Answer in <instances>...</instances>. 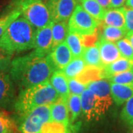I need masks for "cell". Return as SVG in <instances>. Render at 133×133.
<instances>
[{
	"instance_id": "obj_36",
	"label": "cell",
	"mask_w": 133,
	"mask_h": 133,
	"mask_svg": "<svg viewBox=\"0 0 133 133\" xmlns=\"http://www.w3.org/2000/svg\"><path fill=\"white\" fill-rule=\"evenodd\" d=\"M105 10L110 9L111 0H96Z\"/></svg>"
},
{
	"instance_id": "obj_12",
	"label": "cell",
	"mask_w": 133,
	"mask_h": 133,
	"mask_svg": "<svg viewBox=\"0 0 133 133\" xmlns=\"http://www.w3.org/2000/svg\"><path fill=\"white\" fill-rule=\"evenodd\" d=\"M100 51L101 60L103 66L112 63L121 57L116 44L100 38L97 42Z\"/></svg>"
},
{
	"instance_id": "obj_2",
	"label": "cell",
	"mask_w": 133,
	"mask_h": 133,
	"mask_svg": "<svg viewBox=\"0 0 133 133\" xmlns=\"http://www.w3.org/2000/svg\"><path fill=\"white\" fill-rule=\"evenodd\" d=\"M36 33V29L21 15L0 38V48L12 54L31 50L34 48Z\"/></svg>"
},
{
	"instance_id": "obj_4",
	"label": "cell",
	"mask_w": 133,
	"mask_h": 133,
	"mask_svg": "<svg viewBox=\"0 0 133 133\" xmlns=\"http://www.w3.org/2000/svg\"><path fill=\"white\" fill-rule=\"evenodd\" d=\"M15 7L36 30L52 22L47 0H16Z\"/></svg>"
},
{
	"instance_id": "obj_11",
	"label": "cell",
	"mask_w": 133,
	"mask_h": 133,
	"mask_svg": "<svg viewBox=\"0 0 133 133\" xmlns=\"http://www.w3.org/2000/svg\"><path fill=\"white\" fill-rule=\"evenodd\" d=\"M50 57L56 70H62L72 60V55L66 42L61 43L49 53Z\"/></svg>"
},
{
	"instance_id": "obj_38",
	"label": "cell",
	"mask_w": 133,
	"mask_h": 133,
	"mask_svg": "<svg viewBox=\"0 0 133 133\" xmlns=\"http://www.w3.org/2000/svg\"><path fill=\"white\" fill-rule=\"evenodd\" d=\"M126 37L129 40V42H131V44H132V46L133 48V34H132V35H129V36H126Z\"/></svg>"
},
{
	"instance_id": "obj_24",
	"label": "cell",
	"mask_w": 133,
	"mask_h": 133,
	"mask_svg": "<svg viewBox=\"0 0 133 133\" xmlns=\"http://www.w3.org/2000/svg\"><path fill=\"white\" fill-rule=\"evenodd\" d=\"M80 5L86 11L96 20L101 22L106 10L96 0H79Z\"/></svg>"
},
{
	"instance_id": "obj_9",
	"label": "cell",
	"mask_w": 133,
	"mask_h": 133,
	"mask_svg": "<svg viewBox=\"0 0 133 133\" xmlns=\"http://www.w3.org/2000/svg\"><path fill=\"white\" fill-rule=\"evenodd\" d=\"M15 84L8 72L0 74V108H14L16 102Z\"/></svg>"
},
{
	"instance_id": "obj_7",
	"label": "cell",
	"mask_w": 133,
	"mask_h": 133,
	"mask_svg": "<svg viewBox=\"0 0 133 133\" xmlns=\"http://www.w3.org/2000/svg\"><path fill=\"white\" fill-rule=\"evenodd\" d=\"M81 112L87 121H98L112 106L98 98L87 87L81 95Z\"/></svg>"
},
{
	"instance_id": "obj_21",
	"label": "cell",
	"mask_w": 133,
	"mask_h": 133,
	"mask_svg": "<svg viewBox=\"0 0 133 133\" xmlns=\"http://www.w3.org/2000/svg\"><path fill=\"white\" fill-rule=\"evenodd\" d=\"M81 58L84 60L87 66H98L101 68L104 66L101 63L99 48L97 43L94 46L85 48Z\"/></svg>"
},
{
	"instance_id": "obj_30",
	"label": "cell",
	"mask_w": 133,
	"mask_h": 133,
	"mask_svg": "<svg viewBox=\"0 0 133 133\" xmlns=\"http://www.w3.org/2000/svg\"><path fill=\"white\" fill-rule=\"evenodd\" d=\"M121 118L129 126L133 127V96L125 102L121 112Z\"/></svg>"
},
{
	"instance_id": "obj_31",
	"label": "cell",
	"mask_w": 133,
	"mask_h": 133,
	"mask_svg": "<svg viewBox=\"0 0 133 133\" xmlns=\"http://www.w3.org/2000/svg\"><path fill=\"white\" fill-rule=\"evenodd\" d=\"M107 79L109 80L110 83H114V84H126L133 83L132 69L118 73L116 75L111 76Z\"/></svg>"
},
{
	"instance_id": "obj_17",
	"label": "cell",
	"mask_w": 133,
	"mask_h": 133,
	"mask_svg": "<svg viewBox=\"0 0 133 133\" xmlns=\"http://www.w3.org/2000/svg\"><path fill=\"white\" fill-rule=\"evenodd\" d=\"M101 23L107 26L125 29L124 7L106 10L104 19L101 21Z\"/></svg>"
},
{
	"instance_id": "obj_37",
	"label": "cell",
	"mask_w": 133,
	"mask_h": 133,
	"mask_svg": "<svg viewBox=\"0 0 133 133\" xmlns=\"http://www.w3.org/2000/svg\"><path fill=\"white\" fill-rule=\"evenodd\" d=\"M125 4H126V7L133 9V0H127Z\"/></svg>"
},
{
	"instance_id": "obj_23",
	"label": "cell",
	"mask_w": 133,
	"mask_h": 133,
	"mask_svg": "<svg viewBox=\"0 0 133 133\" xmlns=\"http://www.w3.org/2000/svg\"><path fill=\"white\" fill-rule=\"evenodd\" d=\"M102 68L94 66H86L79 75L76 78L81 83L87 85L92 81L98 80L102 78Z\"/></svg>"
},
{
	"instance_id": "obj_25",
	"label": "cell",
	"mask_w": 133,
	"mask_h": 133,
	"mask_svg": "<svg viewBox=\"0 0 133 133\" xmlns=\"http://www.w3.org/2000/svg\"><path fill=\"white\" fill-rule=\"evenodd\" d=\"M67 106L70 115V122L73 124L81 112V95L70 94L67 98Z\"/></svg>"
},
{
	"instance_id": "obj_33",
	"label": "cell",
	"mask_w": 133,
	"mask_h": 133,
	"mask_svg": "<svg viewBox=\"0 0 133 133\" xmlns=\"http://www.w3.org/2000/svg\"><path fill=\"white\" fill-rule=\"evenodd\" d=\"M68 86L70 94L81 95L87 89V85L78 81L76 78L68 79Z\"/></svg>"
},
{
	"instance_id": "obj_40",
	"label": "cell",
	"mask_w": 133,
	"mask_h": 133,
	"mask_svg": "<svg viewBox=\"0 0 133 133\" xmlns=\"http://www.w3.org/2000/svg\"><path fill=\"white\" fill-rule=\"evenodd\" d=\"M132 70H133V67H132Z\"/></svg>"
},
{
	"instance_id": "obj_39",
	"label": "cell",
	"mask_w": 133,
	"mask_h": 133,
	"mask_svg": "<svg viewBox=\"0 0 133 133\" xmlns=\"http://www.w3.org/2000/svg\"><path fill=\"white\" fill-rule=\"evenodd\" d=\"M132 133H133V127H132Z\"/></svg>"
},
{
	"instance_id": "obj_26",
	"label": "cell",
	"mask_w": 133,
	"mask_h": 133,
	"mask_svg": "<svg viewBox=\"0 0 133 133\" xmlns=\"http://www.w3.org/2000/svg\"><path fill=\"white\" fill-rule=\"evenodd\" d=\"M86 66L85 62L82 58H72V60L62 70V71L68 79L72 78L79 75Z\"/></svg>"
},
{
	"instance_id": "obj_16",
	"label": "cell",
	"mask_w": 133,
	"mask_h": 133,
	"mask_svg": "<svg viewBox=\"0 0 133 133\" xmlns=\"http://www.w3.org/2000/svg\"><path fill=\"white\" fill-rule=\"evenodd\" d=\"M133 67V62H131L125 58L121 57L112 63L104 65L102 67V78H109L111 76L116 75L122 72L132 70Z\"/></svg>"
},
{
	"instance_id": "obj_32",
	"label": "cell",
	"mask_w": 133,
	"mask_h": 133,
	"mask_svg": "<svg viewBox=\"0 0 133 133\" xmlns=\"http://www.w3.org/2000/svg\"><path fill=\"white\" fill-rule=\"evenodd\" d=\"M14 54L0 48V74L9 71Z\"/></svg>"
},
{
	"instance_id": "obj_10",
	"label": "cell",
	"mask_w": 133,
	"mask_h": 133,
	"mask_svg": "<svg viewBox=\"0 0 133 133\" xmlns=\"http://www.w3.org/2000/svg\"><path fill=\"white\" fill-rule=\"evenodd\" d=\"M52 24L53 22H51L42 28L36 30L33 48L35 52L39 56H46L52 51Z\"/></svg>"
},
{
	"instance_id": "obj_5",
	"label": "cell",
	"mask_w": 133,
	"mask_h": 133,
	"mask_svg": "<svg viewBox=\"0 0 133 133\" xmlns=\"http://www.w3.org/2000/svg\"><path fill=\"white\" fill-rule=\"evenodd\" d=\"M20 118L19 133H42L44 125L51 121L50 105L34 108Z\"/></svg>"
},
{
	"instance_id": "obj_35",
	"label": "cell",
	"mask_w": 133,
	"mask_h": 133,
	"mask_svg": "<svg viewBox=\"0 0 133 133\" xmlns=\"http://www.w3.org/2000/svg\"><path fill=\"white\" fill-rule=\"evenodd\" d=\"M127 0H111L110 8H119L123 7Z\"/></svg>"
},
{
	"instance_id": "obj_6",
	"label": "cell",
	"mask_w": 133,
	"mask_h": 133,
	"mask_svg": "<svg viewBox=\"0 0 133 133\" xmlns=\"http://www.w3.org/2000/svg\"><path fill=\"white\" fill-rule=\"evenodd\" d=\"M100 22L78 5L68 21V30L79 36L92 35L98 32Z\"/></svg>"
},
{
	"instance_id": "obj_1",
	"label": "cell",
	"mask_w": 133,
	"mask_h": 133,
	"mask_svg": "<svg viewBox=\"0 0 133 133\" xmlns=\"http://www.w3.org/2000/svg\"><path fill=\"white\" fill-rule=\"evenodd\" d=\"M56 69L48 56H39L35 51L12 60L9 74L20 90L50 81Z\"/></svg>"
},
{
	"instance_id": "obj_34",
	"label": "cell",
	"mask_w": 133,
	"mask_h": 133,
	"mask_svg": "<svg viewBox=\"0 0 133 133\" xmlns=\"http://www.w3.org/2000/svg\"><path fill=\"white\" fill-rule=\"evenodd\" d=\"M125 16V29L127 36L133 34V9L127 7H124Z\"/></svg>"
},
{
	"instance_id": "obj_13",
	"label": "cell",
	"mask_w": 133,
	"mask_h": 133,
	"mask_svg": "<svg viewBox=\"0 0 133 133\" xmlns=\"http://www.w3.org/2000/svg\"><path fill=\"white\" fill-rule=\"evenodd\" d=\"M50 118L52 121L61 123L65 126H70V115L67 106V98H58L50 105Z\"/></svg>"
},
{
	"instance_id": "obj_19",
	"label": "cell",
	"mask_w": 133,
	"mask_h": 133,
	"mask_svg": "<svg viewBox=\"0 0 133 133\" xmlns=\"http://www.w3.org/2000/svg\"><path fill=\"white\" fill-rule=\"evenodd\" d=\"M99 26L101 27V33H98L100 38H104L109 42H116L127 36L126 29L107 26L102 24L101 22H100Z\"/></svg>"
},
{
	"instance_id": "obj_8",
	"label": "cell",
	"mask_w": 133,
	"mask_h": 133,
	"mask_svg": "<svg viewBox=\"0 0 133 133\" xmlns=\"http://www.w3.org/2000/svg\"><path fill=\"white\" fill-rule=\"evenodd\" d=\"M79 0H47V5L53 22H67Z\"/></svg>"
},
{
	"instance_id": "obj_14",
	"label": "cell",
	"mask_w": 133,
	"mask_h": 133,
	"mask_svg": "<svg viewBox=\"0 0 133 133\" xmlns=\"http://www.w3.org/2000/svg\"><path fill=\"white\" fill-rule=\"evenodd\" d=\"M87 87L96 96L112 105L113 99L111 95L110 82L107 78H101L89 83Z\"/></svg>"
},
{
	"instance_id": "obj_22",
	"label": "cell",
	"mask_w": 133,
	"mask_h": 133,
	"mask_svg": "<svg viewBox=\"0 0 133 133\" xmlns=\"http://www.w3.org/2000/svg\"><path fill=\"white\" fill-rule=\"evenodd\" d=\"M65 42L71 51L73 58L81 57L85 48L83 45L82 40L79 35L69 32L66 36Z\"/></svg>"
},
{
	"instance_id": "obj_28",
	"label": "cell",
	"mask_w": 133,
	"mask_h": 133,
	"mask_svg": "<svg viewBox=\"0 0 133 133\" xmlns=\"http://www.w3.org/2000/svg\"><path fill=\"white\" fill-rule=\"evenodd\" d=\"M21 15V11L15 7L14 9L11 10L8 14L0 16V38L4 34L7 28L9 27L10 24Z\"/></svg>"
},
{
	"instance_id": "obj_18",
	"label": "cell",
	"mask_w": 133,
	"mask_h": 133,
	"mask_svg": "<svg viewBox=\"0 0 133 133\" xmlns=\"http://www.w3.org/2000/svg\"><path fill=\"white\" fill-rule=\"evenodd\" d=\"M50 82L60 98H68L70 95L68 78L62 70L54 72L50 78Z\"/></svg>"
},
{
	"instance_id": "obj_29",
	"label": "cell",
	"mask_w": 133,
	"mask_h": 133,
	"mask_svg": "<svg viewBox=\"0 0 133 133\" xmlns=\"http://www.w3.org/2000/svg\"><path fill=\"white\" fill-rule=\"evenodd\" d=\"M121 57L125 58L131 62H133V48L127 37L121 38L115 42Z\"/></svg>"
},
{
	"instance_id": "obj_20",
	"label": "cell",
	"mask_w": 133,
	"mask_h": 133,
	"mask_svg": "<svg viewBox=\"0 0 133 133\" xmlns=\"http://www.w3.org/2000/svg\"><path fill=\"white\" fill-rule=\"evenodd\" d=\"M68 33H69V30H68L67 22H53L52 27V50L56 47H57L58 44L65 41Z\"/></svg>"
},
{
	"instance_id": "obj_3",
	"label": "cell",
	"mask_w": 133,
	"mask_h": 133,
	"mask_svg": "<svg viewBox=\"0 0 133 133\" xmlns=\"http://www.w3.org/2000/svg\"><path fill=\"white\" fill-rule=\"evenodd\" d=\"M59 96L50 81L20 90L15 102L14 109L21 116L38 107L51 105Z\"/></svg>"
},
{
	"instance_id": "obj_15",
	"label": "cell",
	"mask_w": 133,
	"mask_h": 133,
	"mask_svg": "<svg viewBox=\"0 0 133 133\" xmlns=\"http://www.w3.org/2000/svg\"><path fill=\"white\" fill-rule=\"evenodd\" d=\"M110 89L113 101L118 106L125 104L133 96V83L126 84L110 83Z\"/></svg>"
},
{
	"instance_id": "obj_27",
	"label": "cell",
	"mask_w": 133,
	"mask_h": 133,
	"mask_svg": "<svg viewBox=\"0 0 133 133\" xmlns=\"http://www.w3.org/2000/svg\"><path fill=\"white\" fill-rule=\"evenodd\" d=\"M16 122L9 115L0 111V133H17Z\"/></svg>"
}]
</instances>
